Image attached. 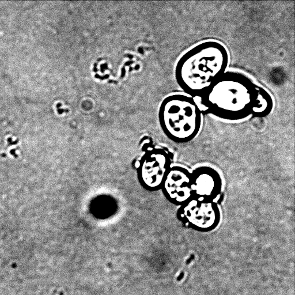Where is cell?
Listing matches in <instances>:
<instances>
[{
	"label": "cell",
	"instance_id": "5",
	"mask_svg": "<svg viewBox=\"0 0 295 295\" xmlns=\"http://www.w3.org/2000/svg\"><path fill=\"white\" fill-rule=\"evenodd\" d=\"M137 163V176L140 185L151 192L161 189L163 182L172 166L170 153L162 148H152Z\"/></svg>",
	"mask_w": 295,
	"mask_h": 295
},
{
	"label": "cell",
	"instance_id": "6",
	"mask_svg": "<svg viewBox=\"0 0 295 295\" xmlns=\"http://www.w3.org/2000/svg\"><path fill=\"white\" fill-rule=\"evenodd\" d=\"M161 190L169 202L177 206L193 197L191 171L180 166H172L163 182Z\"/></svg>",
	"mask_w": 295,
	"mask_h": 295
},
{
	"label": "cell",
	"instance_id": "10",
	"mask_svg": "<svg viewBox=\"0 0 295 295\" xmlns=\"http://www.w3.org/2000/svg\"><path fill=\"white\" fill-rule=\"evenodd\" d=\"M183 277H184V272H181V274H180V275H179V276L178 277L177 281H181V279L183 278Z\"/></svg>",
	"mask_w": 295,
	"mask_h": 295
},
{
	"label": "cell",
	"instance_id": "2",
	"mask_svg": "<svg viewBox=\"0 0 295 295\" xmlns=\"http://www.w3.org/2000/svg\"><path fill=\"white\" fill-rule=\"evenodd\" d=\"M257 86L246 75L227 71L200 97L209 114L224 120H242L251 115Z\"/></svg>",
	"mask_w": 295,
	"mask_h": 295
},
{
	"label": "cell",
	"instance_id": "3",
	"mask_svg": "<svg viewBox=\"0 0 295 295\" xmlns=\"http://www.w3.org/2000/svg\"><path fill=\"white\" fill-rule=\"evenodd\" d=\"M160 127L169 140L178 144L190 142L202 126V111L194 97L185 94L169 95L163 100L158 114Z\"/></svg>",
	"mask_w": 295,
	"mask_h": 295
},
{
	"label": "cell",
	"instance_id": "1",
	"mask_svg": "<svg viewBox=\"0 0 295 295\" xmlns=\"http://www.w3.org/2000/svg\"><path fill=\"white\" fill-rule=\"evenodd\" d=\"M229 54L216 40L203 41L188 49L176 62L175 77L184 94L199 97L227 71Z\"/></svg>",
	"mask_w": 295,
	"mask_h": 295
},
{
	"label": "cell",
	"instance_id": "8",
	"mask_svg": "<svg viewBox=\"0 0 295 295\" xmlns=\"http://www.w3.org/2000/svg\"><path fill=\"white\" fill-rule=\"evenodd\" d=\"M274 107L273 97L266 89L257 86V96L251 110V115L254 118H264L268 116Z\"/></svg>",
	"mask_w": 295,
	"mask_h": 295
},
{
	"label": "cell",
	"instance_id": "7",
	"mask_svg": "<svg viewBox=\"0 0 295 295\" xmlns=\"http://www.w3.org/2000/svg\"><path fill=\"white\" fill-rule=\"evenodd\" d=\"M193 196L216 201L223 188V180L217 171L210 166H199L191 171Z\"/></svg>",
	"mask_w": 295,
	"mask_h": 295
},
{
	"label": "cell",
	"instance_id": "9",
	"mask_svg": "<svg viewBox=\"0 0 295 295\" xmlns=\"http://www.w3.org/2000/svg\"><path fill=\"white\" fill-rule=\"evenodd\" d=\"M194 255H191V257L187 260V261H186V264H189L191 263V262L193 260H194Z\"/></svg>",
	"mask_w": 295,
	"mask_h": 295
},
{
	"label": "cell",
	"instance_id": "4",
	"mask_svg": "<svg viewBox=\"0 0 295 295\" xmlns=\"http://www.w3.org/2000/svg\"><path fill=\"white\" fill-rule=\"evenodd\" d=\"M176 217L184 227L205 232L213 231L218 226L221 214L216 201L193 196L179 206Z\"/></svg>",
	"mask_w": 295,
	"mask_h": 295
}]
</instances>
